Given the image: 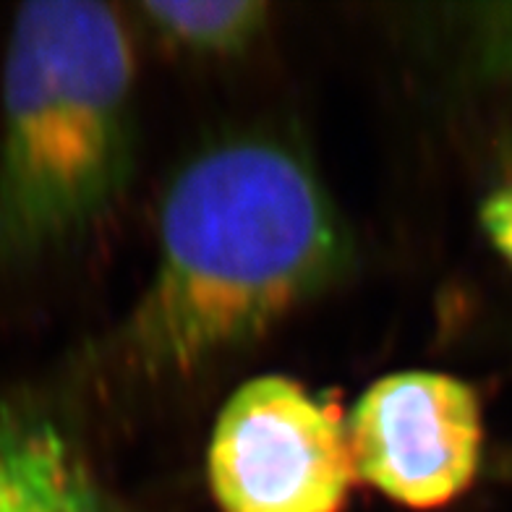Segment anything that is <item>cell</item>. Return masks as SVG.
Returning a JSON list of instances; mask_svg holds the SVG:
<instances>
[{
    "instance_id": "52a82bcc",
    "label": "cell",
    "mask_w": 512,
    "mask_h": 512,
    "mask_svg": "<svg viewBox=\"0 0 512 512\" xmlns=\"http://www.w3.org/2000/svg\"><path fill=\"white\" fill-rule=\"evenodd\" d=\"M481 223L494 249L512 262V173L481 209Z\"/></svg>"
},
{
    "instance_id": "5b68a950",
    "label": "cell",
    "mask_w": 512,
    "mask_h": 512,
    "mask_svg": "<svg viewBox=\"0 0 512 512\" xmlns=\"http://www.w3.org/2000/svg\"><path fill=\"white\" fill-rule=\"evenodd\" d=\"M0 512H115L61 426L0 411Z\"/></svg>"
},
{
    "instance_id": "7a4b0ae2",
    "label": "cell",
    "mask_w": 512,
    "mask_h": 512,
    "mask_svg": "<svg viewBox=\"0 0 512 512\" xmlns=\"http://www.w3.org/2000/svg\"><path fill=\"white\" fill-rule=\"evenodd\" d=\"M134 45L92 0L21 6L3 66L0 254L95 228L134 165Z\"/></svg>"
},
{
    "instance_id": "6da1fadb",
    "label": "cell",
    "mask_w": 512,
    "mask_h": 512,
    "mask_svg": "<svg viewBox=\"0 0 512 512\" xmlns=\"http://www.w3.org/2000/svg\"><path fill=\"white\" fill-rule=\"evenodd\" d=\"M345 262L340 217L298 152L264 136L204 149L165 191L126 356L149 374H191L317 296Z\"/></svg>"
},
{
    "instance_id": "3957f363",
    "label": "cell",
    "mask_w": 512,
    "mask_h": 512,
    "mask_svg": "<svg viewBox=\"0 0 512 512\" xmlns=\"http://www.w3.org/2000/svg\"><path fill=\"white\" fill-rule=\"evenodd\" d=\"M207 476L223 512H343L356 468L340 413L270 374L223 405Z\"/></svg>"
},
{
    "instance_id": "8992f818",
    "label": "cell",
    "mask_w": 512,
    "mask_h": 512,
    "mask_svg": "<svg viewBox=\"0 0 512 512\" xmlns=\"http://www.w3.org/2000/svg\"><path fill=\"white\" fill-rule=\"evenodd\" d=\"M270 6L262 0H147L144 19L178 48L194 53H236L264 27Z\"/></svg>"
},
{
    "instance_id": "ba28073f",
    "label": "cell",
    "mask_w": 512,
    "mask_h": 512,
    "mask_svg": "<svg viewBox=\"0 0 512 512\" xmlns=\"http://www.w3.org/2000/svg\"><path fill=\"white\" fill-rule=\"evenodd\" d=\"M492 50L494 61L512 68V6L497 8L492 19Z\"/></svg>"
},
{
    "instance_id": "277c9868",
    "label": "cell",
    "mask_w": 512,
    "mask_h": 512,
    "mask_svg": "<svg viewBox=\"0 0 512 512\" xmlns=\"http://www.w3.org/2000/svg\"><path fill=\"white\" fill-rule=\"evenodd\" d=\"M348 447L356 476L413 510H434L471 486L484 418L476 392L439 371H398L351 408Z\"/></svg>"
}]
</instances>
